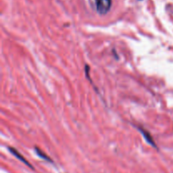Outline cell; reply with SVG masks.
<instances>
[{"instance_id":"cell-3","label":"cell","mask_w":173,"mask_h":173,"mask_svg":"<svg viewBox=\"0 0 173 173\" xmlns=\"http://www.w3.org/2000/svg\"><path fill=\"white\" fill-rule=\"evenodd\" d=\"M9 150H10V153H11V154H13V155H15V157H16L17 159H19L20 161H22V162L25 164L26 166H29L30 168H32L31 165H30V164L29 162H28V161H27V160H25V159L24 157L22 156V155H21V154H19V152H18V151H17V150H16V149H15V148H12V147H9Z\"/></svg>"},{"instance_id":"cell-2","label":"cell","mask_w":173,"mask_h":173,"mask_svg":"<svg viewBox=\"0 0 173 173\" xmlns=\"http://www.w3.org/2000/svg\"><path fill=\"white\" fill-rule=\"evenodd\" d=\"M139 130H140V132L142 134V135L144 136V138L145 139V140L149 143L150 145H152L154 148H157V146H156V144L154 143V140H153V138H152V136L150 135L148 131H146V130H144V128H139Z\"/></svg>"},{"instance_id":"cell-4","label":"cell","mask_w":173,"mask_h":173,"mask_svg":"<svg viewBox=\"0 0 173 173\" xmlns=\"http://www.w3.org/2000/svg\"><path fill=\"white\" fill-rule=\"evenodd\" d=\"M35 150H36V154H38L39 156L41 157V158L44 159V160H48L49 162H52V160L48 157L47 154H45V153H43L41 149H39L37 147H36V149H35Z\"/></svg>"},{"instance_id":"cell-1","label":"cell","mask_w":173,"mask_h":173,"mask_svg":"<svg viewBox=\"0 0 173 173\" xmlns=\"http://www.w3.org/2000/svg\"><path fill=\"white\" fill-rule=\"evenodd\" d=\"M111 0H96V11L100 15H106L111 7Z\"/></svg>"}]
</instances>
